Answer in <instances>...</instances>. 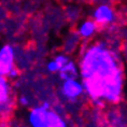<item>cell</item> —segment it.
<instances>
[{"label":"cell","mask_w":127,"mask_h":127,"mask_svg":"<svg viewBox=\"0 0 127 127\" xmlns=\"http://www.w3.org/2000/svg\"><path fill=\"white\" fill-rule=\"evenodd\" d=\"M83 87L95 101L115 103L123 90V69L114 54L102 44L88 47L80 63Z\"/></svg>","instance_id":"cell-1"},{"label":"cell","mask_w":127,"mask_h":127,"mask_svg":"<svg viewBox=\"0 0 127 127\" xmlns=\"http://www.w3.org/2000/svg\"><path fill=\"white\" fill-rule=\"evenodd\" d=\"M114 18H115L114 9L108 4H101L95 9L92 20L98 25V27H102L113 23Z\"/></svg>","instance_id":"cell-2"},{"label":"cell","mask_w":127,"mask_h":127,"mask_svg":"<svg viewBox=\"0 0 127 127\" xmlns=\"http://www.w3.org/2000/svg\"><path fill=\"white\" fill-rule=\"evenodd\" d=\"M49 104L43 103L42 106L36 107L31 109L28 114V123L31 127H46L47 112Z\"/></svg>","instance_id":"cell-3"},{"label":"cell","mask_w":127,"mask_h":127,"mask_svg":"<svg viewBox=\"0 0 127 127\" xmlns=\"http://www.w3.org/2000/svg\"><path fill=\"white\" fill-rule=\"evenodd\" d=\"M84 92L83 84L79 82L77 79H69L65 80L62 86V93L67 99H77Z\"/></svg>","instance_id":"cell-4"},{"label":"cell","mask_w":127,"mask_h":127,"mask_svg":"<svg viewBox=\"0 0 127 127\" xmlns=\"http://www.w3.org/2000/svg\"><path fill=\"white\" fill-rule=\"evenodd\" d=\"M98 30V25L95 22L90 18V20H85L80 24L78 28V34L83 39H91Z\"/></svg>","instance_id":"cell-5"},{"label":"cell","mask_w":127,"mask_h":127,"mask_svg":"<svg viewBox=\"0 0 127 127\" xmlns=\"http://www.w3.org/2000/svg\"><path fill=\"white\" fill-rule=\"evenodd\" d=\"M11 86L8 79L0 75V104L11 107Z\"/></svg>","instance_id":"cell-6"},{"label":"cell","mask_w":127,"mask_h":127,"mask_svg":"<svg viewBox=\"0 0 127 127\" xmlns=\"http://www.w3.org/2000/svg\"><path fill=\"white\" fill-rule=\"evenodd\" d=\"M58 72H59V77L63 81L69 80V79H77L79 75L78 67L71 60H69L63 68H60V70Z\"/></svg>","instance_id":"cell-7"},{"label":"cell","mask_w":127,"mask_h":127,"mask_svg":"<svg viewBox=\"0 0 127 127\" xmlns=\"http://www.w3.org/2000/svg\"><path fill=\"white\" fill-rule=\"evenodd\" d=\"M46 127H67L66 122L57 112L49 110L46 120Z\"/></svg>","instance_id":"cell-8"},{"label":"cell","mask_w":127,"mask_h":127,"mask_svg":"<svg viewBox=\"0 0 127 127\" xmlns=\"http://www.w3.org/2000/svg\"><path fill=\"white\" fill-rule=\"evenodd\" d=\"M54 60H55V63L58 65V67H59V70H60V68H63L64 66L67 64L69 60V57L68 56H66V55H64V54H59V55H57L55 58H54Z\"/></svg>","instance_id":"cell-9"},{"label":"cell","mask_w":127,"mask_h":127,"mask_svg":"<svg viewBox=\"0 0 127 127\" xmlns=\"http://www.w3.org/2000/svg\"><path fill=\"white\" fill-rule=\"evenodd\" d=\"M47 70H49L50 72H52V73H56V72L59 71V67L58 65L55 63V60H51V62L47 64Z\"/></svg>","instance_id":"cell-10"},{"label":"cell","mask_w":127,"mask_h":127,"mask_svg":"<svg viewBox=\"0 0 127 127\" xmlns=\"http://www.w3.org/2000/svg\"><path fill=\"white\" fill-rule=\"evenodd\" d=\"M7 111H10V107H7V106H1L0 104V116L3 115L4 112H7Z\"/></svg>","instance_id":"cell-11"},{"label":"cell","mask_w":127,"mask_h":127,"mask_svg":"<svg viewBox=\"0 0 127 127\" xmlns=\"http://www.w3.org/2000/svg\"><path fill=\"white\" fill-rule=\"evenodd\" d=\"M0 75H3V68H2L1 63H0Z\"/></svg>","instance_id":"cell-12"}]
</instances>
